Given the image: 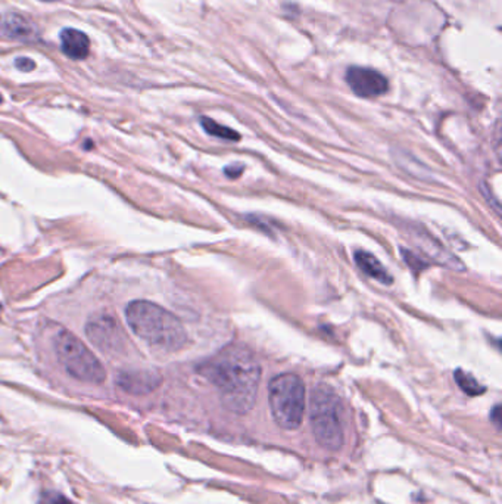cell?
Segmentation results:
<instances>
[{
	"label": "cell",
	"instance_id": "obj_6",
	"mask_svg": "<svg viewBox=\"0 0 502 504\" xmlns=\"http://www.w3.org/2000/svg\"><path fill=\"white\" fill-rule=\"evenodd\" d=\"M86 333L90 342L104 353H120L125 348V333L109 314H95L87 321Z\"/></svg>",
	"mask_w": 502,
	"mask_h": 504
},
{
	"label": "cell",
	"instance_id": "obj_14",
	"mask_svg": "<svg viewBox=\"0 0 502 504\" xmlns=\"http://www.w3.org/2000/svg\"><path fill=\"white\" fill-rule=\"evenodd\" d=\"M402 255H404V258H405L407 264H408L411 268H413V270L418 271V270H423L424 267H426V266H423V263H421L420 258L414 257V254H413V252H409V251L402 250Z\"/></svg>",
	"mask_w": 502,
	"mask_h": 504
},
{
	"label": "cell",
	"instance_id": "obj_5",
	"mask_svg": "<svg viewBox=\"0 0 502 504\" xmlns=\"http://www.w3.org/2000/svg\"><path fill=\"white\" fill-rule=\"evenodd\" d=\"M54 348L59 363L74 379L87 383H102L107 379L104 366L74 333L58 332L54 338Z\"/></svg>",
	"mask_w": 502,
	"mask_h": 504
},
{
	"label": "cell",
	"instance_id": "obj_7",
	"mask_svg": "<svg viewBox=\"0 0 502 504\" xmlns=\"http://www.w3.org/2000/svg\"><path fill=\"white\" fill-rule=\"evenodd\" d=\"M346 83L359 98H376L388 92L389 82L376 70L351 67L346 71Z\"/></svg>",
	"mask_w": 502,
	"mask_h": 504
},
{
	"label": "cell",
	"instance_id": "obj_10",
	"mask_svg": "<svg viewBox=\"0 0 502 504\" xmlns=\"http://www.w3.org/2000/svg\"><path fill=\"white\" fill-rule=\"evenodd\" d=\"M61 49L70 59H86L90 52V38L77 29H63L61 31Z\"/></svg>",
	"mask_w": 502,
	"mask_h": 504
},
{
	"label": "cell",
	"instance_id": "obj_15",
	"mask_svg": "<svg viewBox=\"0 0 502 504\" xmlns=\"http://www.w3.org/2000/svg\"><path fill=\"white\" fill-rule=\"evenodd\" d=\"M15 67L18 70H21V71H33L36 68V62L33 59H30V58L21 56V58H18L15 61Z\"/></svg>",
	"mask_w": 502,
	"mask_h": 504
},
{
	"label": "cell",
	"instance_id": "obj_3",
	"mask_svg": "<svg viewBox=\"0 0 502 504\" xmlns=\"http://www.w3.org/2000/svg\"><path fill=\"white\" fill-rule=\"evenodd\" d=\"M268 403L274 422L285 431L298 429L305 411V385L298 374L283 373L268 385Z\"/></svg>",
	"mask_w": 502,
	"mask_h": 504
},
{
	"label": "cell",
	"instance_id": "obj_13",
	"mask_svg": "<svg viewBox=\"0 0 502 504\" xmlns=\"http://www.w3.org/2000/svg\"><path fill=\"white\" fill-rule=\"evenodd\" d=\"M454 378H455L458 386H460L461 390L464 391L467 395L474 397V395H480V394L485 392V386H482L478 381H476V379L471 376V374H469V373H466V372H462L461 369L455 370Z\"/></svg>",
	"mask_w": 502,
	"mask_h": 504
},
{
	"label": "cell",
	"instance_id": "obj_2",
	"mask_svg": "<svg viewBox=\"0 0 502 504\" xmlns=\"http://www.w3.org/2000/svg\"><path fill=\"white\" fill-rule=\"evenodd\" d=\"M125 319L139 338L164 351H178L187 342L182 321L158 304L145 300L133 301L127 305Z\"/></svg>",
	"mask_w": 502,
	"mask_h": 504
},
{
	"label": "cell",
	"instance_id": "obj_19",
	"mask_svg": "<svg viewBox=\"0 0 502 504\" xmlns=\"http://www.w3.org/2000/svg\"><path fill=\"white\" fill-rule=\"evenodd\" d=\"M43 2H56V0H43Z\"/></svg>",
	"mask_w": 502,
	"mask_h": 504
},
{
	"label": "cell",
	"instance_id": "obj_11",
	"mask_svg": "<svg viewBox=\"0 0 502 504\" xmlns=\"http://www.w3.org/2000/svg\"><path fill=\"white\" fill-rule=\"evenodd\" d=\"M355 263L358 266V268L366 273L368 277L376 279L380 283H384V285H391L393 282L392 276L389 275V271L386 270L382 263L377 260V258L366 251H358L355 254Z\"/></svg>",
	"mask_w": 502,
	"mask_h": 504
},
{
	"label": "cell",
	"instance_id": "obj_4",
	"mask_svg": "<svg viewBox=\"0 0 502 504\" xmlns=\"http://www.w3.org/2000/svg\"><path fill=\"white\" fill-rule=\"evenodd\" d=\"M340 402L330 386L318 385L311 397V425L317 443L336 451L345 443Z\"/></svg>",
	"mask_w": 502,
	"mask_h": 504
},
{
	"label": "cell",
	"instance_id": "obj_16",
	"mask_svg": "<svg viewBox=\"0 0 502 504\" xmlns=\"http://www.w3.org/2000/svg\"><path fill=\"white\" fill-rule=\"evenodd\" d=\"M242 173H243V165H240V164L226 167V176H227V177L236 178V177H239Z\"/></svg>",
	"mask_w": 502,
	"mask_h": 504
},
{
	"label": "cell",
	"instance_id": "obj_1",
	"mask_svg": "<svg viewBox=\"0 0 502 504\" xmlns=\"http://www.w3.org/2000/svg\"><path fill=\"white\" fill-rule=\"evenodd\" d=\"M220 392L224 407L236 415H246L255 404L261 381V367L251 348L230 344L199 367Z\"/></svg>",
	"mask_w": 502,
	"mask_h": 504
},
{
	"label": "cell",
	"instance_id": "obj_12",
	"mask_svg": "<svg viewBox=\"0 0 502 504\" xmlns=\"http://www.w3.org/2000/svg\"><path fill=\"white\" fill-rule=\"evenodd\" d=\"M201 124L203 127V130L207 132L208 135L214 136V137H220V139H224V140H239L240 139V135L235 130H231V128L226 127V125H221L215 123L214 120L208 119V117H202L201 119Z\"/></svg>",
	"mask_w": 502,
	"mask_h": 504
},
{
	"label": "cell",
	"instance_id": "obj_8",
	"mask_svg": "<svg viewBox=\"0 0 502 504\" xmlns=\"http://www.w3.org/2000/svg\"><path fill=\"white\" fill-rule=\"evenodd\" d=\"M0 34L10 40L34 42L38 38V27L29 17L18 12L0 14Z\"/></svg>",
	"mask_w": 502,
	"mask_h": 504
},
{
	"label": "cell",
	"instance_id": "obj_20",
	"mask_svg": "<svg viewBox=\"0 0 502 504\" xmlns=\"http://www.w3.org/2000/svg\"><path fill=\"white\" fill-rule=\"evenodd\" d=\"M3 102V98H2V95H0V103H2Z\"/></svg>",
	"mask_w": 502,
	"mask_h": 504
},
{
	"label": "cell",
	"instance_id": "obj_18",
	"mask_svg": "<svg viewBox=\"0 0 502 504\" xmlns=\"http://www.w3.org/2000/svg\"><path fill=\"white\" fill-rule=\"evenodd\" d=\"M492 416H494V420H495V423L496 425H499V406H496L495 407V410H494V413H492Z\"/></svg>",
	"mask_w": 502,
	"mask_h": 504
},
{
	"label": "cell",
	"instance_id": "obj_9",
	"mask_svg": "<svg viewBox=\"0 0 502 504\" xmlns=\"http://www.w3.org/2000/svg\"><path fill=\"white\" fill-rule=\"evenodd\" d=\"M161 376L152 370H124L117 376V385L123 391L133 395L149 394L157 390Z\"/></svg>",
	"mask_w": 502,
	"mask_h": 504
},
{
	"label": "cell",
	"instance_id": "obj_17",
	"mask_svg": "<svg viewBox=\"0 0 502 504\" xmlns=\"http://www.w3.org/2000/svg\"><path fill=\"white\" fill-rule=\"evenodd\" d=\"M49 504H72L67 497H63L62 494H58V496H54L52 498L49 500Z\"/></svg>",
	"mask_w": 502,
	"mask_h": 504
}]
</instances>
